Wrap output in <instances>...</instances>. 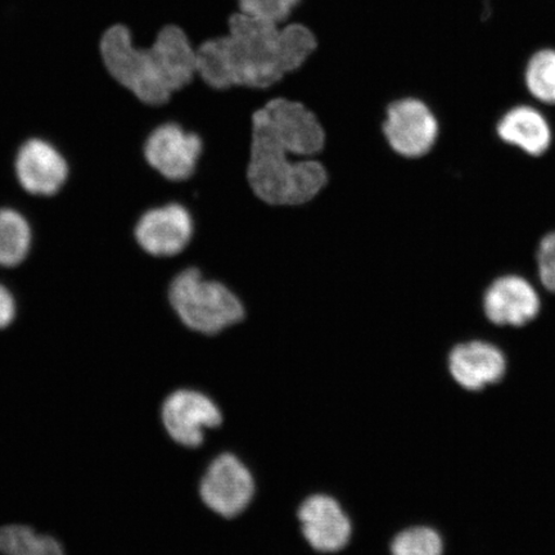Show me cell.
<instances>
[{
    "instance_id": "6da1fadb",
    "label": "cell",
    "mask_w": 555,
    "mask_h": 555,
    "mask_svg": "<svg viewBox=\"0 0 555 555\" xmlns=\"http://www.w3.org/2000/svg\"><path fill=\"white\" fill-rule=\"evenodd\" d=\"M328 133L307 104L275 96L256 108L249 124L246 183L260 204L273 208L310 205L327 190L331 173L317 158Z\"/></svg>"
},
{
    "instance_id": "7a4b0ae2",
    "label": "cell",
    "mask_w": 555,
    "mask_h": 555,
    "mask_svg": "<svg viewBox=\"0 0 555 555\" xmlns=\"http://www.w3.org/2000/svg\"><path fill=\"white\" fill-rule=\"evenodd\" d=\"M228 26L224 37L197 50V75L215 90L272 88L317 50L315 35L300 24L281 26L238 13Z\"/></svg>"
},
{
    "instance_id": "3957f363",
    "label": "cell",
    "mask_w": 555,
    "mask_h": 555,
    "mask_svg": "<svg viewBox=\"0 0 555 555\" xmlns=\"http://www.w3.org/2000/svg\"><path fill=\"white\" fill-rule=\"evenodd\" d=\"M104 67L117 85L151 108L164 107L197 75V51L176 25L164 27L150 48H138L128 27L115 25L101 41Z\"/></svg>"
},
{
    "instance_id": "277c9868",
    "label": "cell",
    "mask_w": 555,
    "mask_h": 555,
    "mask_svg": "<svg viewBox=\"0 0 555 555\" xmlns=\"http://www.w3.org/2000/svg\"><path fill=\"white\" fill-rule=\"evenodd\" d=\"M166 301L185 328L204 336H217L233 328L247 314L237 289L205 275L197 266L177 270L166 286Z\"/></svg>"
},
{
    "instance_id": "5b68a950",
    "label": "cell",
    "mask_w": 555,
    "mask_h": 555,
    "mask_svg": "<svg viewBox=\"0 0 555 555\" xmlns=\"http://www.w3.org/2000/svg\"><path fill=\"white\" fill-rule=\"evenodd\" d=\"M379 131L388 151L405 162L431 155L440 141L441 120L420 96H400L387 104Z\"/></svg>"
},
{
    "instance_id": "8992f818",
    "label": "cell",
    "mask_w": 555,
    "mask_h": 555,
    "mask_svg": "<svg viewBox=\"0 0 555 555\" xmlns=\"http://www.w3.org/2000/svg\"><path fill=\"white\" fill-rule=\"evenodd\" d=\"M205 152V139L176 120L154 125L142 143L144 164L170 185L196 178Z\"/></svg>"
},
{
    "instance_id": "52a82bcc",
    "label": "cell",
    "mask_w": 555,
    "mask_h": 555,
    "mask_svg": "<svg viewBox=\"0 0 555 555\" xmlns=\"http://www.w3.org/2000/svg\"><path fill=\"white\" fill-rule=\"evenodd\" d=\"M12 173L24 196L46 201L66 190L73 165L59 143L43 135H30L17 145Z\"/></svg>"
},
{
    "instance_id": "ba28073f",
    "label": "cell",
    "mask_w": 555,
    "mask_h": 555,
    "mask_svg": "<svg viewBox=\"0 0 555 555\" xmlns=\"http://www.w3.org/2000/svg\"><path fill=\"white\" fill-rule=\"evenodd\" d=\"M196 217L180 201L168 199L151 205L134 221L133 240L137 248L150 259H177L196 240Z\"/></svg>"
},
{
    "instance_id": "9c48e42d",
    "label": "cell",
    "mask_w": 555,
    "mask_h": 555,
    "mask_svg": "<svg viewBox=\"0 0 555 555\" xmlns=\"http://www.w3.org/2000/svg\"><path fill=\"white\" fill-rule=\"evenodd\" d=\"M480 305L485 321L501 330H525L544 309L535 281L515 272L492 278L482 291Z\"/></svg>"
},
{
    "instance_id": "30bf717a",
    "label": "cell",
    "mask_w": 555,
    "mask_h": 555,
    "mask_svg": "<svg viewBox=\"0 0 555 555\" xmlns=\"http://www.w3.org/2000/svg\"><path fill=\"white\" fill-rule=\"evenodd\" d=\"M508 366L509 360L502 347L483 338L463 339L447 353L450 378L467 392H481L501 384Z\"/></svg>"
},
{
    "instance_id": "8fae6325",
    "label": "cell",
    "mask_w": 555,
    "mask_h": 555,
    "mask_svg": "<svg viewBox=\"0 0 555 555\" xmlns=\"http://www.w3.org/2000/svg\"><path fill=\"white\" fill-rule=\"evenodd\" d=\"M203 502L217 515H241L255 495L251 472L233 454H221L208 466L199 485Z\"/></svg>"
},
{
    "instance_id": "7c38bea8",
    "label": "cell",
    "mask_w": 555,
    "mask_h": 555,
    "mask_svg": "<svg viewBox=\"0 0 555 555\" xmlns=\"http://www.w3.org/2000/svg\"><path fill=\"white\" fill-rule=\"evenodd\" d=\"M163 422L171 439L186 448H197L204 442L207 429L223 422L220 409L205 393L178 390L169 395L163 405Z\"/></svg>"
},
{
    "instance_id": "4fadbf2b",
    "label": "cell",
    "mask_w": 555,
    "mask_h": 555,
    "mask_svg": "<svg viewBox=\"0 0 555 555\" xmlns=\"http://www.w3.org/2000/svg\"><path fill=\"white\" fill-rule=\"evenodd\" d=\"M499 142L530 158L550 154L554 144V128L550 117L529 103L505 108L494 124Z\"/></svg>"
},
{
    "instance_id": "5bb4252c",
    "label": "cell",
    "mask_w": 555,
    "mask_h": 555,
    "mask_svg": "<svg viewBox=\"0 0 555 555\" xmlns=\"http://www.w3.org/2000/svg\"><path fill=\"white\" fill-rule=\"evenodd\" d=\"M301 531L312 550L337 553L349 544L351 522L343 506L330 495H312L298 511Z\"/></svg>"
},
{
    "instance_id": "9a60e30c",
    "label": "cell",
    "mask_w": 555,
    "mask_h": 555,
    "mask_svg": "<svg viewBox=\"0 0 555 555\" xmlns=\"http://www.w3.org/2000/svg\"><path fill=\"white\" fill-rule=\"evenodd\" d=\"M37 242L35 225L23 207L0 205V272H13L30 260Z\"/></svg>"
},
{
    "instance_id": "2e32d148",
    "label": "cell",
    "mask_w": 555,
    "mask_h": 555,
    "mask_svg": "<svg viewBox=\"0 0 555 555\" xmlns=\"http://www.w3.org/2000/svg\"><path fill=\"white\" fill-rule=\"evenodd\" d=\"M0 553L3 555H66L59 540L41 535L31 527L9 525L0 529Z\"/></svg>"
},
{
    "instance_id": "e0dca14e",
    "label": "cell",
    "mask_w": 555,
    "mask_h": 555,
    "mask_svg": "<svg viewBox=\"0 0 555 555\" xmlns=\"http://www.w3.org/2000/svg\"><path fill=\"white\" fill-rule=\"evenodd\" d=\"M524 85L533 101L555 107V50L544 48L531 55L525 67Z\"/></svg>"
},
{
    "instance_id": "ac0fdd59",
    "label": "cell",
    "mask_w": 555,
    "mask_h": 555,
    "mask_svg": "<svg viewBox=\"0 0 555 555\" xmlns=\"http://www.w3.org/2000/svg\"><path fill=\"white\" fill-rule=\"evenodd\" d=\"M446 543L431 526H413L393 538L391 555H443Z\"/></svg>"
},
{
    "instance_id": "d6986e66",
    "label": "cell",
    "mask_w": 555,
    "mask_h": 555,
    "mask_svg": "<svg viewBox=\"0 0 555 555\" xmlns=\"http://www.w3.org/2000/svg\"><path fill=\"white\" fill-rule=\"evenodd\" d=\"M533 263L539 286L544 293L555 297V229L541 235L533 255Z\"/></svg>"
},
{
    "instance_id": "ffe728a7",
    "label": "cell",
    "mask_w": 555,
    "mask_h": 555,
    "mask_svg": "<svg viewBox=\"0 0 555 555\" xmlns=\"http://www.w3.org/2000/svg\"><path fill=\"white\" fill-rule=\"evenodd\" d=\"M300 0H238L240 13L263 23L282 25Z\"/></svg>"
},
{
    "instance_id": "44dd1931",
    "label": "cell",
    "mask_w": 555,
    "mask_h": 555,
    "mask_svg": "<svg viewBox=\"0 0 555 555\" xmlns=\"http://www.w3.org/2000/svg\"><path fill=\"white\" fill-rule=\"evenodd\" d=\"M20 317V301L10 283L0 280V332L10 330Z\"/></svg>"
}]
</instances>
